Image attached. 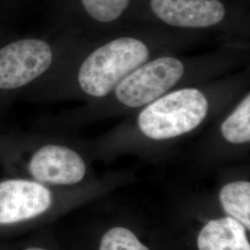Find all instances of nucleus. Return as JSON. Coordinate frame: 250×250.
<instances>
[{
    "instance_id": "f257e3e1",
    "label": "nucleus",
    "mask_w": 250,
    "mask_h": 250,
    "mask_svg": "<svg viewBox=\"0 0 250 250\" xmlns=\"http://www.w3.org/2000/svg\"><path fill=\"white\" fill-rule=\"evenodd\" d=\"M156 39L143 34L115 36L93 49L77 72L81 91L93 99H106L118 83L158 55Z\"/></svg>"
},
{
    "instance_id": "f03ea898",
    "label": "nucleus",
    "mask_w": 250,
    "mask_h": 250,
    "mask_svg": "<svg viewBox=\"0 0 250 250\" xmlns=\"http://www.w3.org/2000/svg\"><path fill=\"white\" fill-rule=\"evenodd\" d=\"M213 99L197 86H182L140 108L136 126L154 141L170 140L200 127L210 115Z\"/></svg>"
},
{
    "instance_id": "7ed1b4c3",
    "label": "nucleus",
    "mask_w": 250,
    "mask_h": 250,
    "mask_svg": "<svg viewBox=\"0 0 250 250\" xmlns=\"http://www.w3.org/2000/svg\"><path fill=\"white\" fill-rule=\"evenodd\" d=\"M198 63L170 55H157L121 81L107 99L117 107L140 109L197 77Z\"/></svg>"
},
{
    "instance_id": "20e7f679",
    "label": "nucleus",
    "mask_w": 250,
    "mask_h": 250,
    "mask_svg": "<svg viewBox=\"0 0 250 250\" xmlns=\"http://www.w3.org/2000/svg\"><path fill=\"white\" fill-rule=\"evenodd\" d=\"M5 161L14 176L31 179L51 188H71L82 183L87 166L79 152L61 144L12 148Z\"/></svg>"
},
{
    "instance_id": "39448f33",
    "label": "nucleus",
    "mask_w": 250,
    "mask_h": 250,
    "mask_svg": "<svg viewBox=\"0 0 250 250\" xmlns=\"http://www.w3.org/2000/svg\"><path fill=\"white\" fill-rule=\"evenodd\" d=\"M145 9L154 21L181 30L224 27L233 17L224 0H145Z\"/></svg>"
},
{
    "instance_id": "423d86ee",
    "label": "nucleus",
    "mask_w": 250,
    "mask_h": 250,
    "mask_svg": "<svg viewBox=\"0 0 250 250\" xmlns=\"http://www.w3.org/2000/svg\"><path fill=\"white\" fill-rule=\"evenodd\" d=\"M52 46L45 40L27 38L0 48V89L21 88L42 76L51 67Z\"/></svg>"
},
{
    "instance_id": "0eeeda50",
    "label": "nucleus",
    "mask_w": 250,
    "mask_h": 250,
    "mask_svg": "<svg viewBox=\"0 0 250 250\" xmlns=\"http://www.w3.org/2000/svg\"><path fill=\"white\" fill-rule=\"evenodd\" d=\"M198 250H250L247 228L232 217L208 222L197 235Z\"/></svg>"
},
{
    "instance_id": "6e6552de",
    "label": "nucleus",
    "mask_w": 250,
    "mask_h": 250,
    "mask_svg": "<svg viewBox=\"0 0 250 250\" xmlns=\"http://www.w3.org/2000/svg\"><path fill=\"white\" fill-rule=\"evenodd\" d=\"M220 201L225 212L250 228V183L235 181L225 185L220 192Z\"/></svg>"
},
{
    "instance_id": "1a4fd4ad",
    "label": "nucleus",
    "mask_w": 250,
    "mask_h": 250,
    "mask_svg": "<svg viewBox=\"0 0 250 250\" xmlns=\"http://www.w3.org/2000/svg\"><path fill=\"white\" fill-rule=\"evenodd\" d=\"M82 8L93 21L112 26L128 15L135 0H80Z\"/></svg>"
},
{
    "instance_id": "9d476101",
    "label": "nucleus",
    "mask_w": 250,
    "mask_h": 250,
    "mask_svg": "<svg viewBox=\"0 0 250 250\" xmlns=\"http://www.w3.org/2000/svg\"><path fill=\"white\" fill-rule=\"evenodd\" d=\"M220 131L224 140L233 145L249 144L250 141V94H247L235 107L225 117Z\"/></svg>"
},
{
    "instance_id": "9b49d317",
    "label": "nucleus",
    "mask_w": 250,
    "mask_h": 250,
    "mask_svg": "<svg viewBox=\"0 0 250 250\" xmlns=\"http://www.w3.org/2000/svg\"><path fill=\"white\" fill-rule=\"evenodd\" d=\"M99 250H149L134 232L125 227H114L101 238Z\"/></svg>"
},
{
    "instance_id": "f8f14e48",
    "label": "nucleus",
    "mask_w": 250,
    "mask_h": 250,
    "mask_svg": "<svg viewBox=\"0 0 250 250\" xmlns=\"http://www.w3.org/2000/svg\"><path fill=\"white\" fill-rule=\"evenodd\" d=\"M0 250H53L44 243L32 238L0 239Z\"/></svg>"
}]
</instances>
